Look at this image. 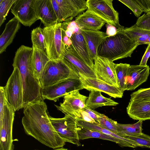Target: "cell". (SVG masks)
Wrapping results in <instances>:
<instances>
[{"label": "cell", "mask_w": 150, "mask_h": 150, "mask_svg": "<svg viewBox=\"0 0 150 150\" xmlns=\"http://www.w3.org/2000/svg\"><path fill=\"white\" fill-rule=\"evenodd\" d=\"M35 8L38 18L45 27L58 23L51 0H35Z\"/></svg>", "instance_id": "19"}, {"label": "cell", "mask_w": 150, "mask_h": 150, "mask_svg": "<svg viewBox=\"0 0 150 150\" xmlns=\"http://www.w3.org/2000/svg\"><path fill=\"white\" fill-rule=\"evenodd\" d=\"M63 59L72 64L79 74L86 77L97 79L93 69L79 56L72 44L69 47L65 46Z\"/></svg>", "instance_id": "16"}, {"label": "cell", "mask_w": 150, "mask_h": 150, "mask_svg": "<svg viewBox=\"0 0 150 150\" xmlns=\"http://www.w3.org/2000/svg\"><path fill=\"white\" fill-rule=\"evenodd\" d=\"M150 69L147 65H130L125 79V90H134L146 81L149 74Z\"/></svg>", "instance_id": "15"}, {"label": "cell", "mask_w": 150, "mask_h": 150, "mask_svg": "<svg viewBox=\"0 0 150 150\" xmlns=\"http://www.w3.org/2000/svg\"><path fill=\"white\" fill-rule=\"evenodd\" d=\"M93 63V69L97 79L118 88L115 64L109 59L98 56Z\"/></svg>", "instance_id": "14"}, {"label": "cell", "mask_w": 150, "mask_h": 150, "mask_svg": "<svg viewBox=\"0 0 150 150\" xmlns=\"http://www.w3.org/2000/svg\"><path fill=\"white\" fill-rule=\"evenodd\" d=\"M124 31L127 35L138 45L146 44L150 35V30L139 28L135 25L129 28H125Z\"/></svg>", "instance_id": "27"}, {"label": "cell", "mask_w": 150, "mask_h": 150, "mask_svg": "<svg viewBox=\"0 0 150 150\" xmlns=\"http://www.w3.org/2000/svg\"><path fill=\"white\" fill-rule=\"evenodd\" d=\"M99 125L111 132L116 134L117 122L105 115L96 111Z\"/></svg>", "instance_id": "31"}, {"label": "cell", "mask_w": 150, "mask_h": 150, "mask_svg": "<svg viewBox=\"0 0 150 150\" xmlns=\"http://www.w3.org/2000/svg\"><path fill=\"white\" fill-rule=\"evenodd\" d=\"M62 39L65 46L69 47L72 44V42L71 39L67 36L62 31Z\"/></svg>", "instance_id": "43"}, {"label": "cell", "mask_w": 150, "mask_h": 150, "mask_svg": "<svg viewBox=\"0 0 150 150\" xmlns=\"http://www.w3.org/2000/svg\"><path fill=\"white\" fill-rule=\"evenodd\" d=\"M150 57V44L148 45L147 47L144 54L139 65L146 66L147 61Z\"/></svg>", "instance_id": "39"}, {"label": "cell", "mask_w": 150, "mask_h": 150, "mask_svg": "<svg viewBox=\"0 0 150 150\" xmlns=\"http://www.w3.org/2000/svg\"><path fill=\"white\" fill-rule=\"evenodd\" d=\"M22 123L25 133L50 148L62 147L65 142L60 137L49 118L44 101L29 103L24 108Z\"/></svg>", "instance_id": "1"}, {"label": "cell", "mask_w": 150, "mask_h": 150, "mask_svg": "<svg viewBox=\"0 0 150 150\" xmlns=\"http://www.w3.org/2000/svg\"><path fill=\"white\" fill-rule=\"evenodd\" d=\"M106 30L105 33L107 36H110L115 35L117 31V28L111 25L106 24Z\"/></svg>", "instance_id": "40"}, {"label": "cell", "mask_w": 150, "mask_h": 150, "mask_svg": "<svg viewBox=\"0 0 150 150\" xmlns=\"http://www.w3.org/2000/svg\"><path fill=\"white\" fill-rule=\"evenodd\" d=\"M50 120L60 137L65 142L80 146L76 120L65 115L62 118H55L49 115Z\"/></svg>", "instance_id": "11"}, {"label": "cell", "mask_w": 150, "mask_h": 150, "mask_svg": "<svg viewBox=\"0 0 150 150\" xmlns=\"http://www.w3.org/2000/svg\"><path fill=\"white\" fill-rule=\"evenodd\" d=\"M92 60L94 61L97 56L98 47L108 36L105 33L80 29Z\"/></svg>", "instance_id": "21"}, {"label": "cell", "mask_w": 150, "mask_h": 150, "mask_svg": "<svg viewBox=\"0 0 150 150\" xmlns=\"http://www.w3.org/2000/svg\"><path fill=\"white\" fill-rule=\"evenodd\" d=\"M62 29L63 31H71L73 34L80 30L74 21L64 22L62 23Z\"/></svg>", "instance_id": "37"}, {"label": "cell", "mask_w": 150, "mask_h": 150, "mask_svg": "<svg viewBox=\"0 0 150 150\" xmlns=\"http://www.w3.org/2000/svg\"><path fill=\"white\" fill-rule=\"evenodd\" d=\"M81 114L82 120L89 122L95 123L99 125L98 122L91 118L85 111L83 110Z\"/></svg>", "instance_id": "42"}, {"label": "cell", "mask_w": 150, "mask_h": 150, "mask_svg": "<svg viewBox=\"0 0 150 150\" xmlns=\"http://www.w3.org/2000/svg\"><path fill=\"white\" fill-rule=\"evenodd\" d=\"M75 49L86 63L93 69V61L91 59L81 30L73 34L70 38Z\"/></svg>", "instance_id": "24"}, {"label": "cell", "mask_w": 150, "mask_h": 150, "mask_svg": "<svg viewBox=\"0 0 150 150\" xmlns=\"http://www.w3.org/2000/svg\"><path fill=\"white\" fill-rule=\"evenodd\" d=\"M124 5L130 8L133 12L135 16L139 17L143 11L135 0H119Z\"/></svg>", "instance_id": "35"}, {"label": "cell", "mask_w": 150, "mask_h": 150, "mask_svg": "<svg viewBox=\"0 0 150 150\" xmlns=\"http://www.w3.org/2000/svg\"><path fill=\"white\" fill-rule=\"evenodd\" d=\"M32 48V64L35 75L39 79L45 66L50 59L45 50Z\"/></svg>", "instance_id": "25"}, {"label": "cell", "mask_w": 150, "mask_h": 150, "mask_svg": "<svg viewBox=\"0 0 150 150\" xmlns=\"http://www.w3.org/2000/svg\"><path fill=\"white\" fill-rule=\"evenodd\" d=\"M131 99L137 100L150 98V88H141L132 93Z\"/></svg>", "instance_id": "36"}, {"label": "cell", "mask_w": 150, "mask_h": 150, "mask_svg": "<svg viewBox=\"0 0 150 150\" xmlns=\"http://www.w3.org/2000/svg\"><path fill=\"white\" fill-rule=\"evenodd\" d=\"M32 47L46 51V44L43 29L40 27L33 29L31 33Z\"/></svg>", "instance_id": "29"}, {"label": "cell", "mask_w": 150, "mask_h": 150, "mask_svg": "<svg viewBox=\"0 0 150 150\" xmlns=\"http://www.w3.org/2000/svg\"><path fill=\"white\" fill-rule=\"evenodd\" d=\"M52 150H70L67 149L63 147L59 148L56 149H55Z\"/></svg>", "instance_id": "44"}, {"label": "cell", "mask_w": 150, "mask_h": 150, "mask_svg": "<svg viewBox=\"0 0 150 150\" xmlns=\"http://www.w3.org/2000/svg\"><path fill=\"white\" fill-rule=\"evenodd\" d=\"M33 48L21 45L16 51L12 66L20 71L23 88V107L29 103L44 101L39 79L35 75L31 62Z\"/></svg>", "instance_id": "2"}, {"label": "cell", "mask_w": 150, "mask_h": 150, "mask_svg": "<svg viewBox=\"0 0 150 150\" xmlns=\"http://www.w3.org/2000/svg\"><path fill=\"white\" fill-rule=\"evenodd\" d=\"M63 97V102L60 103L59 106L55 105L57 109L76 120L82 119L81 112L86 106V102L88 97L81 94L79 90H76Z\"/></svg>", "instance_id": "12"}, {"label": "cell", "mask_w": 150, "mask_h": 150, "mask_svg": "<svg viewBox=\"0 0 150 150\" xmlns=\"http://www.w3.org/2000/svg\"><path fill=\"white\" fill-rule=\"evenodd\" d=\"M83 110L86 112L91 118L98 122V119L96 113V111L91 109L86 106L83 109Z\"/></svg>", "instance_id": "41"}, {"label": "cell", "mask_w": 150, "mask_h": 150, "mask_svg": "<svg viewBox=\"0 0 150 150\" xmlns=\"http://www.w3.org/2000/svg\"><path fill=\"white\" fill-rule=\"evenodd\" d=\"M142 121L133 124H122L117 123L116 134L121 136L142 133Z\"/></svg>", "instance_id": "28"}, {"label": "cell", "mask_w": 150, "mask_h": 150, "mask_svg": "<svg viewBox=\"0 0 150 150\" xmlns=\"http://www.w3.org/2000/svg\"><path fill=\"white\" fill-rule=\"evenodd\" d=\"M137 3L146 13L150 12V0H136Z\"/></svg>", "instance_id": "38"}, {"label": "cell", "mask_w": 150, "mask_h": 150, "mask_svg": "<svg viewBox=\"0 0 150 150\" xmlns=\"http://www.w3.org/2000/svg\"><path fill=\"white\" fill-rule=\"evenodd\" d=\"M134 25L139 28L150 30V12L139 17Z\"/></svg>", "instance_id": "34"}, {"label": "cell", "mask_w": 150, "mask_h": 150, "mask_svg": "<svg viewBox=\"0 0 150 150\" xmlns=\"http://www.w3.org/2000/svg\"><path fill=\"white\" fill-rule=\"evenodd\" d=\"M123 26L117 28L116 34L108 37L98 47L97 56L107 58L112 62L131 57L139 45L126 34Z\"/></svg>", "instance_id": "3"}, {"label": "cell", "mask_w": 150, "mask_h": 150, "mask_svg": "<svg viewBox=\"0 0 150 150\" xmlns=\"http://www.w3.org/2000/svg\"><path fill=\"white\" fill-rule=\"evenodd\" d=\"M90 91L89 96L86 102V105L91 109H94L104 106H115L119 104L112 100L111 98L103 96L100 91L95 90Z\"/></svg>", "instance_id": "26"}, {"label": "cell", "mask_w": 150, "mask_h": 150, "mask_svg": "<svg viewBox=\"0 0 150 150\" xmlns=\"http://www.w3.org/2000/svg\"><path fill=\"white\" fill-rule=\"evenodd\" d=\"M57 23L71 21L87 9L85 0H51Z\"/></svg>", "instance_id": "7"}, {"label": "cell", "mask_w": 150, "mask_h": 150, "mask_svg": "<svg viewBox=\"0 0 150 150\" xmlns=\"http://www.w3.org/2000/svg\"><path fill=\"white\" fill-rule=\"evenodd\" d=\"M43 29L46 41V52L51 60L62 59L65 45L62 39V23L45 27Z\"/></svg>", "instance_id": "5"}, {"label": "cell", "mask_w": 150, "mask_h": 150, "mask_svg": "<svg viewBox=\"0 0 150 150\" xmlns=\"http://www.w3.org/2000/svg\"><path fill=\"white\" fill-rule=\"evenodd\" d=\"M150 44V35L148 38L146 43V44Z\"/></svg>", "instance_id": "45"}, {"label": "cell", "mask_w": 150, "mask_h": 150, "mask_svg": "<svg viewBox=\"0 0 150 150\" xmlns=\"http://www.w3.org/2000/svg\"><path fill=\"white\" fill-rule=\"evenodd\" d=\"M79 75L83 89L88 91L95 90L100 91L114 98H121L123 96V93L116 87L97 79L86 77L80 74Z\"/></svg>", "instance_id": "17"}, {"label": "cell", "mask_w": 150, "mask_h": 150, "mask_svg": "<svg viewBox=\"0 0 150 150\" xmlns=\"http://www.w3.org/2000/svg\"><path fill=\"white\" fill-rule=\"evenodd\" d=\"M130 65L129 64L126 63L115 64L118 88L123 93L125 91V80Z\"/></svg>", "instance_id": "30"}, {"label": "cell", "mask_w": 150, "mask_h": 150, "mask_svg": "<svg viewBox=\"0 0 150 150\" xmlns=\"http://www.w3.org/2000/svg\"><path fill=\"white\" fill-rule=\"evenodd\" d=\"M127 111L133 119L142 121L150 120V98L130 99Z\"/></svg>", "instance_id": "18"}, {"label": "cell", "mask_w": 150, "mask_h": 150, "mask_svg": "<svg viewBox=\"0 0 150 150\" xmlns=\"http://www.w3.org/2000/svg\"><path fill=\"white\" fill-rule=\"evenodd\" d=\"M35 0H16L11 10L18 21L25 26H30L39 20L35 8Z\"/></svg>", "instance_id": "13"}, {"label": "cell", "mask_w": 150, "mask_h": 150, "mask_svg": "<svg viewBox=\"0 0 150 150\" xmlns=\"http://www.w3.org/2000/svg\"><path fill=\"white\" fill-rule=\"evenodd\" d=\"M83 89V83L79 79L70 78L42 88V96L43 100L47 99L56 102L73 91Z\"/></svg>", "instance_id": "8"}, {"label": "cell", "mask_w": 150, "mask_h": 150, "mask_svg": "<svg viewBox=\"0 0 150 150\" xmlns=\"http://www.w3.org/2000/svg\"><path fill=\"white\" fill-rule=\"evenodd\" d=\"M20 27V22L15 17L6 23L0 37V54L5 52L7 47L12 43Z\"/></svg>", "instance_id": "23"}, {"label": "cell", "mask_w": 150, "mask_h": 150, "mask_svg": "<svg viewBox=\"0 0 150 150\" xmlns=\"http://www.w3.org/2000/svg\"><path fill=\"white\" fill-rule=\"evenodd\" d=\"M122 137L137 143L140 147L150 148V136L142 132L125 135Z\"/></svg>", "instance_id": "32"}, {"label": "cell", "mask_w": 150, "mask_h": 150, "mask_svg": "<svg viewBox=\"0 0 150 150\" xmlns=\"http://www.w3.org/2000/svg\"><path fill=\"white\" fill-rule=\"evenodd\" d=\"M113 0H87V10L117 28L122 27L119 22V13L113 6Z\"/></svg>", "instance_id": "10"}, {"label": "cell", "mask_w": 150, "mask_h": 150, "mask_svg": "<svg viewBox=\"0 0 150 150\" xmlns=\"http://www.w3.org/2000/svg\"><path fill=\"white\" fill-rule=\"evenodd\" d=\"M70 78L79 79L74 66L64 59L50 60L45 66L39 79L42 88Z\"/></svg>", "instance_id": "4"}, {"label": "cell", "mask_w": 150, "mask_h": 150, "mask_svg": "<svg viewBox=\"0 0 150 150\" xmlns=\"http://www.w3.org/2000/svg\"><path fill=\"white\" fill-rule=\"evenodd\" d=\"M77 131L79 140L91 138H98L114 142L122 147L135 148L140 146L139 145L129 139L127 141L120 140L100 132L83 127L78 126Z\"/></svg>", "instance_id": "20"}, {"label": "cell", "mask_w": 150, "mask_h": 150, "mask_svg": "<svg viewBox=\"0 0 150 150\" xmlns=\"http://www.w3.org/2000/svg\"><path fill=\"white\" fill-rule=\"evenodd\" d=\"M15 112L6 101L0 115V150H14L12 129Z\"/></svg>", "instance_id": "9"}, {"label": "cell", "mask_w": 150, "mask_h": 150, "mask_svg": "<svg viewBox=\"0 0 150 150\" xmlns=\"http://www.w3.org/2000/svg\"><path fill=\"white\" fill-rule=\"evenodd\" d=\"M16 0H0V26L5 21L6 17Z\"/></svg>", "instance_id": "33"}, {"label": "cell", "mask_w": 150, "mask_h": 150, "mask_svg": "<svg viewBox=\"0 0 150 150\" xmlns=\"http://www.w3.org/2000/svg\"><path fill=\"white\" fill-rule=\"evenodd\" d=\"M74 21L80 29L93 31L99 30L106 23L101 18L88 10L75 17Z\"/></svg>", "instance_id": "22"}, {"label": "cell", "mask_w": 150, "mask_h": 150, "mask_svg": "<svg viewBox=\"0 0 150 150\" xmlns=\"http://www.w3.org/2000/svg\"><path fill=\"white\" fill-rule=\"evenodd\" d=\"M3 88L6 100L15 112L23 108V85L17 67H13V71Z\"/></svg>", "instance_id": "6"}]
</instances>
